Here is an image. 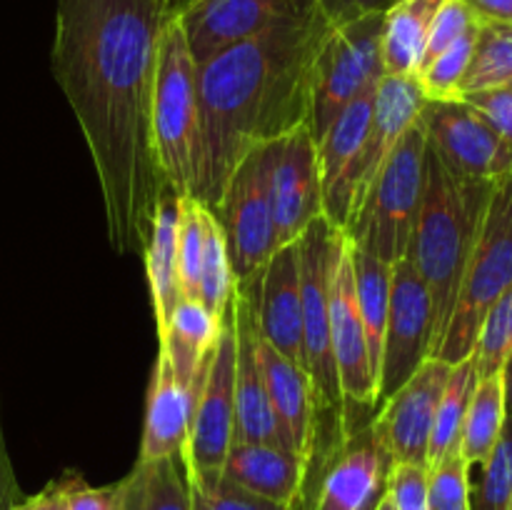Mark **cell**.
<instances>
[{"label":"cell","instance_id":"cell-32","mask_svg":"<svg viewBox=\"0 0 512 510\" xmlns=\"http://www.w3.org/2000/svg\"><path fill=\"white\" fill-rule=\"evenodd\" d=\"M478 25L470 28L465 35H460L450 48H445L438 58L423 65L420 73L415 75L425 100H460V85H463V78L475 53Z\"/></svg>","mask_w":512,"mask_h":510},{"label":"cell","instance_id":"cell-20","mask_svg":"<svg viewBox=\"0 0 512 510\" xmlns=\"http://www.w3.org/2000/svg\"><path fill=\"white\" fill-rule=\"evenodd\" d=\"M255 350H258L265 388H268L280 428L288 438L290 450L303 458L305 470H308V455L313 448L315 433V395L308 375H305L303 365L275 350L260 330L255 335Z\"/></svg>","mask_w":512,"mask_h":510},{"label":"cell","instance_id":"cell-5","mask_svg":"<svg viewBox=\"0 0 512 510\" xmlns=\"http://www.w3.org/2000/svg\"><path fill=\"white\" fill-rule=\"evenodd\" d=\"M512 283V175L490 193L483 223L465 263L458 300L433 358L448 365L470 358L490 305Z\"/></svg>","mask_w":512,"mask_h":510},{"label":"cell","instance_id":"cell-11","mask_svg":"<svg viewBox=\"0 0 512 510\" xmlns=\"http://www.w3.org/2000/svg\"><path fill=\"white\" fill-rule=\"evenodd\" d=\"M420 125L450 173L493 183L512 175V148L465 100H425Z\"/></svg>","mask_w":512,"mask_h":510},{"label":"cell","instance_id":"cell-37","mask_svg":"<svg viewBox=\"0 0 512 510\" xmlns=\"http://www.w3.org/2000/svg\"><path fill=\"white\" fill-rule=\"evenodd\" d=\"M188 483L190 495H193V510H293L258 498V495L225 480L223 475L210 483H193V480Z\"/></svg>","mask_w":512,"mask_h":510},{"label":"cell","instance_id":"cell-18","mask_svg":"<svg viewBox=\"0 0 512 510\" xmlns=\"http://www.w3.org/2000/svg\"><path fill=\"white\" fill-rule=\"evenodd\" d=\"M375 90L350 103L318 140L323 215L338 230L348 228L350 210H353V173L360 150H363L365 135H368Z\"/></svg>","mask_w":512,"mask_h":510},{"label":"cell","instance_id":"cell-42","mask_svg":"<svg viewBox=\"0 0 512 510\" xmlns=\"http://www.w3.org/2000/svg\"><path fill=\"white\" fill-rule=\"evenodd\" d=\"M318 10L330 25L360 18L368 13H385L398 0H315Z\"/></svg>","mask_w":512,"mask_h":510},{"label":"cell","instance_id":"cell-22","mask_svg":"<svg viewBox=\"0 0 512 510\" xmlns=\"http://www.w3.org/2000/svg\"><path fill=\"white\" fill-rule=\"evenodd\" d=\"M193 405L195 398L175 378L163 350H158V360H155L153 380H150L148 390V403H145V425L138 463L183 455Z\"/></svg>","mask_w":512,"mask_h":510},{"label":"cell","instance_id":"cell-15","mask_svg":"<svg viewBox=\"0 0 512 510\" xmlns=\"http://www.w3.org/2000/svg\"><path fill=\"white\" fill-rule=\"evenodd\" d=\"M318 215H323L318 143L305 123L278 140L273 165L275 250L295 243Z\"/></svg>","mask_w":512,"mask_h":510},{"label":"cell","instance_id":"cell-24","mask_svg":"<svg viewBox=\"0 0 512 510\" xmlns=\"http://www.w3.org/2000/svg\"><path fill=\"white\" fill-rule=\"evenodd\" d=\"M178 228H180V210L178 198L173 193H165L155 208L153 225H150L148 243H145V270H148L150 295H153V313L158 323V333H163L173 315L175 305L180 303L178 283Z\"/></svg>","mask_w":512,"mask_h":510},{"label":"cell","instance_id":"cell-4","mask_svg":"<svg viewBox=\"0 0 512 510\" xmlns=\"http://www.w3.org/2000/svg\"><path fill=\"white\" fill-rule=\"evenodd\" d=\"M150 128L168 190L175 198H193L200 178L198 65L190 55L178 5L160 38Z\"/></svg>","mask_w":512,"mask_h":510},{"label":"cell","instance_id":"cell-3","mask_svg":"<svg viewBox=\"0 0 512 510\" xmlns=\"http://www.w3.org/2000/svg\"><path fill=\"white\" fill-rule=\"evenodd\" d=\"M493 180L460 178L450 173L425 145L423 193H420L408 258L423 278L433 308V358L458 300L465 263L488 208Z\"/></svg>","mask_w":512,"mask_h":510},{"label":"cell","instance_id":"cell-41","mask_svg":"<svg viewBox=\"0 0 512 510\" xmlns=\"http://www.w3.org/2000/svg\"><path fill=\"white\" fill-rule=\"evenodd\" d=\"M460 100L478 110L480 118L512 148V85L460 95Z\"/></svg>","mask_w":512,"mask_h":510},{"label":"cell","instance_id":"cell-46","mask_svg":"<svg viewBox=\"0 0 512 510\" xmlns=\"http://www.w3.org/2000/svg\"><path fill=\"white\" fill-rule=\"evenodd\" d=\"M503 380H505V400H508V413L512 415V353L508 355V360H505Z\"/></svg>","mask_w":512,"mask_h":510},{"label":"cell","instance_id":"cell-14","mask_svg":"<svg viewBox=\"0 0 512 510\" xmlns=\"http://www.w3.org/2000/svg\"><path fill=\"white\" fill-rule=\"evenodd\" d=\"M330 348H333L340 390H343L350 415L355 413V408H365L375 418L378 378H375L363 320H360L358 298H355V275L348 235H345L343 253H340L338 265L333 270V280H330Z\"/></svg>","mask_w":512,"mask_h":510},{"label":"cell","instance_id":"cell-8","mask_svg":"<svg viewBox=\"0 0 512 510\" xmlns=\"http://www.w3.org/2000/svg\"><path fill=\"white\" fill-rule=\"evenodd\" d=\"M278 140L255 145L230 173L213 208L228 243L235 283L255 278L275 253L273 165Z\"/></svg>","mask_w":512,"mask_h":510},{"label":"cell","instance_id":"cell-39","mask_svg":"<svg viewBox=\"0 0 512 510\" xmlns=\"http://www.w3.org/2000/svg\"><path fill=\"white\" fill-rule=\"evenodd\" d=\"M475 25H478V18L470 13L468 5H465L463 0H443L438 15H435L433 25H430L428 43H425L423 65H428L430 60L438 58L445 48H450V45H453L460 35H465L470 28H475ZM423 65H420V68H423Z\"/></svg>","mask_w":512,"mask_h":510},{"label":"cell","instance_id":"cell-21","mask_svg":"<svg viewBox=\"0 0 512 510\" xmlns=\"http://www.w3.org/2000/svg\"><path fill=\"white\" fill-rule=\"evenodd\" d=\"M223 478L258 498L298 510L305 488V463L300 455L278 445L235 440L225 458Z\"/></svg>","mask_w":512,"mask_h":510},{"label":"cell","instance_id":"cell-16","mask_svg":"<svg viewBox=\"0 0 512 510\" xmlns=\"http://www.w3.org/2000/svg\"><path fill=\"white\" fill-rule=\"evenodd\" d=\"M305 0H178V15L195 65L260 33Z\"/></svg>","mask_w":512,"mask_h":510},{"label":"cell","instance_id":"cell-10","mask_svg":"<svg viewBox=\"0 0 512 510\" xmlns=\"http://www.w3.org/2000/svg\"><path fill=\"white\" fill-rule=\"evenodd\" d=\"M433 350V308L423 278L405 255L393 265L390 280V305L380 353L378 398L375 413L388 398H393L415 370L430 358Z\"/></svg>","mask_w":512,"mask_h":510},{"label":"cell","instance_id":"cell-29","mask_svg":"<svg viewBox=\"0 0 512 510\" xmlns=\"http://www.w3.org/2000/svg\"><path fill=\"white\" fill-rule=\"evenodd\" d=\"M475 385H478V368H475L473 355L450 368L448 383H445L443 398L435 410L433 435H430L428 448V470L448 458L450 453L460 450V433H463L468 405L473 400Z\"/></svg>","mask_w":512,"mask_h":510},{"label":"cell","instance_id":"cell-45","mask_svg":"<svg viewBox=\"0 0 512 510\" xmlns=\"http://www.w3.org/2000/svg\"><path fill=\"white\" fill-rule=\"evenodd\" d=\"M480 23L512 25V0H463Z\"/></svg>","mask_w":512,"mask_h":510},{"label":"cell","instance_id":"cell-47","mask_svg":"<svg viewBox=\"0 0 512 510\" xmlns=\"http://www.w3.org/2000/svg\"><path fill=\"white\" fill-rule=\"evenodd\" d=\"M370 510H395V505H393V500H390V495L383 490V495L375 500V505Z\"/></svg>","mask_w":512,"mask_h":510},{"label":"cell","instance_id":"cell-40","mask_svg":"<svg viewBox=\"0 0 512 510\" xmlns=\"http://www.w3.org/2000/svg\"><path fill=\"white\" fill-rule=\"evenodd\" d=\"M430 470L425 465L393 463L385 478V493L395 510H428Z\"/></svg>","mask_w":512,"mask_h":510},{"label":"cell","instance_id":"cell-30","mask_svg":"<svg viewBox=\"0 0 512 510\" xmlns=\"http://www.w3.org/2000/svg\"><path fill=\"white\" fill-rule=\"evenodd\" d=\"M200 218H203V260H200L198 303H203L218 318H225L235 290L228 243L213 210L203 205Z\"/></svg>","mask_w":512,"mask_h":510},{"label":"cell","instance_id":"cell-12","mask_svg":"<svg viewBox=\"0 0 512 510\" xmlns=\"http://www.w3.org/2000/svg\"><path fill=\"white\" fill-rule=\"evenodd\" d=\"M390 465L370 423L363 425L315 470L300 510H370L383 495Z\"/></svg>","mask_w":512,"mask_h":510},{"label":"cell","instance_id":"cell-33","mask_svg":"<svg viewBox=\"0 0 512 510\" xmlns=\"http://www.w3.org/2000/svg\"><path fill=\"white\" fill-rule=\"evenodd\" d=\"M478 485L470 483V508L510 510L512 503V415L503 423L498 443L483 465Z\"/></svg>","mask_w":512,"mask_h":510},{"label":"cell","instance_id":"cell-48","mask_svg":"<svg viewBox=\"0 0 512 510\" xmlns=\"http://www.w3.org/2000/svg\"><path fill=\"white\" fill-rule=\"evenodd\" d=\"M510 510H512V503H510Z\"/></svg>","mask_w":512,"mask_h":510},{"label":"cell","instance_id":"cell-35","mask_svg":"<svg viewBox=\"0 0 512 510\" xmlns=\"http://www.w3.org/2000/svg\"><path fill=\"white\" fill-rule=\"evenodd\" d=\"M178 283L185 300H198L200 260H203V203L185 195L178 198Z\"/></svg>","mask_w":512,"mask_h":510},{"label":"cell","instance_id":"cell-6","mask_svg":"<svg viewBox=\"0 0 512 510\" xmlns=\"http://www.w3.org/2000/svg\"><path fill=\"white\" fill-rule=\"evenodd\" d=\"M425 130L420 118L400 135L398 145L380 168L368 198L343 230L348 240L385 263H398L408 255L415 228L425 168Z\"/></svg>","mask_w":512,"mask_h":510},{"label":"cell","instance_id":"cell-9","mask_svg":"<svg viewBox=\"0 0 512 510\" xmlns=\"http://www.w3.org/2000/svg\"><path fill=\"white\" fill-rule=\"evenodd\" d=\"M235 440V330L225 313L203 388L190 415L183 463L188 480L210 483L223 475L225 458Z\"/></svg>","mask_w":512,"mask_h":510},{"label":"cell","instance_id":"cell-36","mask_svg":"<svg viewBox=\"0 0 512 510\" xmlns=\"http://www.w3.org/2000/svg\"><path fill=\"white\" fill-rule=\"evenodd\" d=\"M428 510H473L470 508V465L465 463L460 450L430 468Z\"/></svg>","mask_w":512,"mask_h":510},{"label":"cell","instance_id":"cell-38","mask_svg":"<svg viewBox=\"0 0 512 510\" xmlns=\"http://www.w3.org/2000/svg\"><path fill=\"white\" fill-rule=\"evenodd\" d=\"M65 510H128V475L110 485H88L78 473L63 475Z\"/></svg>","mask_w":512,"mask_h":510},{"label":"cell","instance_id":"cell-34","mask_svg":"<svg viewBox=\"0 0 512 510\" xmlns=\"http://www.w3.org/2000/svg\"><path fill=\"white\" fill-rule=\"evenodd\" d=\"M512 353V283L500 293V298L490 305L478 340L473 348L478 378L503 373L505 360Z\"/></svg>","mask_w":512,"mask_h":510},{"label":"cell","instance_id":"cell-2","mask_svg":"<svg viewBox=\"0 0 512 510\" xmlns=\"http://www.w3.org/2000/svg\"><path fill=\"white\" fill-rule=\"evenodd\" d=\"M328 20L305 0L260 33L198 65L200 178L193 198L213 210L235 165L310 118V70Z\"/></svg>","mask_w":512,"mask_h":510},{"label":"cell","instance_id":"cell-43","mask_svg":"<svg viewBox=\"0 0 512 510\" xmlns=\"http://www.w3.org/2000/svg\"><path fill=\"white\" fill-rule=\"evenodd\" d=\"M20 498H23V490L15 478L13 460H10L8 445H5L3 420H0V510H10Z\"/></svg>","mask_w":512,"mask_h":510},{"label":"cell","instance_id":"cell-23","mask_svg":"<svg viewBox=\"0 0 512 510\" xmlns=\"http://www.w3.org/2000/svg\"><path fill=\"white\" fill-rule=\"evenodd\" d=\"M223 320L210 313L198 300H180L163 333H158L160 350L168 358L175 378L193 398H198L220 338Z\"/></svg>","mask_w":512,"mask_h":510},{"label":"cell","instance_id":"cell-1","mask_svg":"<svg viewBox=\"0 0 512 510\" xmlns=\"http://www.w3.org/2000/svg\"><path fill=\"white\" fill-rule=\"evenodd\" d=\"M178 0H58L53 75L80 125L110 248L143 250L168 193L155 158L153 90L163 28Z\"/></svg>","mask_w":512,"mask_h":510},{"label":"cell","instance_id":"cell-19","mask_svg":"<svg viewBox=\"0 0 512 510\" xmlns=\"http://www.w3.org/2000/svg\"><path fill=\"white\" fill-rule=\"evenodd\" d=\"M258 323L263 338L285 358L303 365V303H300L298 240L275 250L258 275Z\"/></svg>","mask_w":512,"mask_h":510},{"label":"cell","instance_id":"cell-44","mask_svg":"<svg viewBox=\"0 0 512 510\" xmlns=\"http://www.w3.org/2000/svg\"><path fill=\"white\" fill-rule=\"evenodd\" d=\"M10 510H65L63 480H50L40 493L23 495Z\"/></svg>","mask_w":512,"mask_h":510},{"label":"cell","instance_id":"cell-25","mask_svg":"<svg viewBox=\"0 0 512 510\" xmlns=\"http://www.w3.org/2000/svg\"><path fill=\"white\" fill-rule=\"evenodd\" d=\"M443 0H398L383 13V50L385 75L415 78L423 65L425 43L430 25Z\"/></svg>","mask_w":512,"mask_h":510},{"label":"cell","instance_id":"cell-31","mask_svg":"<svg viewBox=\"0 0 512 510\" xmlns=\"http://www.w3.org/2000/svg\"><path fill=\"white\" fill-rule=\"evenodd\" d=\"M500 85H512V25L480 23L475 53L460 85V95Z\"/></svg>","mask_w":512,"mask_h":510},{"label":"cell","instance_id":"cell-7","mask_svg":"<svg viewBox=\"0 0 512 510\" xmlns=\"http://www.w3.org/2000/svg\"><path fill=\"white\" fill-rule=\"evenodd\" d=\"M383 13L335 23L325 30L310 70V118L315 143L360 95L370 93L385 78Z\"/></svg>","mask_w":512,"mask_h":510},{"label":"cell","instance_id":"cell-28","mask_svg":"<svg viewBox=\"0 0 512 510\" xmlns=\"http://www.w3.org/2000/svg\"><path fill=\"white\" fill-rule=\"evenodd\" d=\"M128 510H193L183 455L135 463L128 473Z\"/></svg>","mask_w":512,"mask_h":510},{"label":"cell","instance_id":"cell-17","mask_svg":"<svg viewBox=\"0 0 512 510\" xmlns=\"http://www.w3.org/2000/svg\"><path fill=\"white\" fill-rule=\"evenodd\" d=\"M425 105V95L415 78H400V75H385L380 80L373 98V113H370L368 135H365L363 150H360L358 165L353 173V210L350 220L360 210L363 200L368 198L380 168L398 145L400 135L420 118ZM348 220V223H350Z\"/></svg>","mask_w":512,"mask_h":510},{"label":"cell","instance_id":"cell-13","mask_svg":"<svg viewBox=\"0 0 512 510\" xmlns=\"http://www.w3.org/2000/svg\"><path fill=\"white\" fill-rule=\"evenodd\" d=\"M453 365L428 358L413 378L378 408L370 420L373 435L393 463H413L428 468V448L435 410L443 398Z\"/></svg>","mask_w":512,"mask_h":510},{"label":"cell","instance_id":"cell-26","mask_svg":"<svg viewBox=\"0 0 512 510\" xmlns=\"http://www.w3.org/2000/svg\"><path fill=\"white\" fill-rule=\"evenodd\" d=\"M350 260L355 275V298H358L360 320L368 340L370 360H373L375 378L380 373V353H383V333L388 320L390 305V280H393V263H385L378 255L368 253L350 240Z\"/></svg>","mask_w":512,"mask_h":510},{"label":"cell","instance_id":"cell-27","mask_svg":"<svg viewBox=\"0 0 512 510\" xmlns=\"http://www.w3.org/2000/svg\"><path fill=\"white\" fill-rule=\"evenodd\" d=\"M505 418H508V400H505L503 373L478 378L468 415H465L463 433H460V455L470 468L483 465L493 453L503 433Z\"/></svg>","mask_w":512,"mask_h":510}]
</instances>
